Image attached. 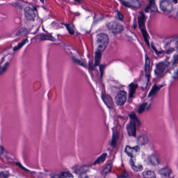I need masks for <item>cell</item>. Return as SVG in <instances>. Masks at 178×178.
I'll return each instance as SVG.
<instances>
[{
	"mask_svg": "<svg viewBox=\"0 0 178 178\" xmlns=\"http://www.w3.org/2000/svg\"><path fill=\"white\" fill-rule=\"evenodd\" d=\"M109 37L105 33H100L96 38V46L97 50L103 52L107 48L109 43Z\"/></svg>",
	"mask_w": 178,
	"mask_h": 178,
	"instance_id": "obj_1",
	"label": "cell"
},
{
	"mask_svg": "<svg viewBox=\"0 0 178 178\" xmlns=\"http://www.w3.org/2000/svg\"><path fill=\"white\" fill-rule=\"evenodd\" d=\"M107 27L108 30L115 35L120 34L123 30V25L116 21H112L107 23Z\"/></svg>",
	"mask_w": 178,
	"mask_h": 178,
	"instance_id": "obj_2",
	"label": "cell"
},
{
	"mask_svg": "<svg viewBox=\"0 0 178 178\" xmlns=\"http://www.w3.org/2000/svg\"><path fill=\"white\" fill-rule=\"evenodd\" d=\"M127 101V93L124 90L118 92L115 97V101L117 105L121 106L126 103Z\"/></svg>",
	"mask_w": 178,
	"mask_h": 178,
	"instance_id": "obj_3",
	"label": "cell"
},
{
	"mask_svg": "<svg viewBox=\"0 0 178 178\" xmlns=\"http://www.w3.org/2000/svg\"><path fill=\"white\" fill-rule=\"evenodd\" d=\"M140 147L138 146L134 147H131L130 146H127L125 147V152L129 157L135 158L140 152Z\"/></svg>",
	"mask_w": 178,
	"mask_h": 178,
	"instance_id": "obj_4",
	"label": "cell"
},
{
	"mask_svg": "<svg viewBox=\"0 0 178 178\" xmlns=\"http://www.w3.org/2000/svg\"><path fill=\"white\" fill-rule=\"evenodd\" d=\"M160 8L163 12L170 13L173 10V5L169 1L164 0L160 3Z\"/></svg>",
	"mask_w": 178,
	"mask_h": 178,
	"instance_id": "obj_5",
	"label": "cell"
},
{
	"mask_svg": "<svg viewBox=\"0 0 178 178\" xmlns=\"http://www.w3.org/2000/svg\"><path fill=\"white\" fill-rule=\"evenodd\" d=\"M126 130L128 135L129 136H136L137 129L135 121L132 120L128 123V125H127Z\"/></svg>",
	"mask_w": 178,
	"mask_h": 178,
	"instance_id": "obj_6",
	"label": "cell"
},
{
	"mask_svg": "<svg viewBox=\"0 0 178 178\" xmlns=\"http://www.w3.org/2000/svg\"><path fill=\"white\" fill-rule=\"evenodd\" d=\"M121 3L127 7L138 9L140 7V2L138 0H120Z\"/></svg>",
	"mask_w": 178,
	"mask_h": 178,
	"instance_id": "obj_7",
	"label": "cell"
},
{
	"mask_svg": "<svg viewBox=\"0 0 178 178\" xmlns=\"http://www.w3.org/2000/svg\"><path fill=\"white\" fill-rule=\"evenodd\" d=\"M25 16L26 19L30 21H35L36 15L31 7H26L24 10Z\"/></svg>",
	"mask_w": 178,
	"mask_h": 178,
	"instance_id": "obj_8",
	"label": "cell"
},
{
	"mask_svg": "<svg viewBox=\"0 0 178 178\" xmlns=\"http://www.w3.org/2000/svg\"><path fill=\"white\" fill-rule=\"evenodd\" d=\"M102 98L103 101L108 107L111 109L115 107L114 104L111 96H109L107 94H103L102 95Z\"/></svg>",
	"mask_w": 178,
	"mask_h": 178,
	"instance_id": "obj_9",
	"label": "cell"
},
{
	"mask_svg": "<svg viewBox=\"0 0 178 178\" xmlns=\"http://www.w3.org/2000/svg\"><path fill=\"white\" fill-rule=\"evenodd\" d=\"M166 66L164 63H161L158 64L156 69L155 73L157 75H161L166 70Z\"/></svg>",
	"mask_w": 178,
	"mask_h": 178,
	"instance_id": "obj_10",
	"label": "cell"
},
{
	"mask_svg": "<svg viewBox=\"0 0 178 178\" xmlns=\"http://www.w3.org/2000/svg\"><path fill=\"white\" fill-rule=\"evenodd\" d=\"M130 166L131 167L132 169L134 171L136 172H138V171H142L143 167L141 164H138V165H136L135 164L134 162L133 161V159H131L130 160Z\"/></svg>",
	"mask_w": 178,
	"mask_h": 178,
	"instance_id": "obj_11",
	"label": "cell"
},
{
	"mask_svg": "<svg viewBox=\"0 0 178 178\" xmlns=\"http://www.w3.org/2000/svg\"><path fill=\"white\" fill-rule=\"evenodd\" d=\"M137 142L140 145H144L149 142V139L145 135H141L138 138Z\"/></svg>",
	"mask_w": 178,
	"mask_h": 178,
	"instance_id": "obj_12",
	"label": "cell"
},
{
	"mask_svg": "<svg viewBox=\"0 0 178 178\" xmlns=\"http://www.w3.org/2000/svg\"><path fill=\"white\" fill-rule=\"evenodd\" d=\"M145 72L146 76L149 77L150 72V60L147 55L145 57Z\"/></svg>",
	"mask_w": 178,
	"mask_h": 178,
	"instance_id": "obj_13",
	"label": "cell"
},
{
	"mask_svg": "<svg viewBox=\"0 0 178 178\" xmlns=\"http://www.w3.org/2000/svg\"><path fill=\"white\" fill-rule=\"evenodd\" d=\"M171 172H172L171 170L169 167H165L159 171V174L165 177L169 176L171 174Z\"/></svg>",
	"mask_w": 178,
	"mask_h": 178,
	"instance_id": "obj_14",
	"label": "cell"
},
{
	"mask_svg": "<svg viewBox=\"0 0 178 178\" xmlns=\"http://www.w3.org/2000/svg\"><path fill=\"white\" fill-rule=\"evenodd\" d=\"M101 57H102V52L98 50L96 51L94 57V66L99 65L100 63Z\"/></svg>",
	"mask_w": 178,
	"mask_h": 178,
	"instance_id": "obj_15",
	"label": "cell"
},
{
	"mask_svg": "<svg viewBox=\"0 0 178 178\" xmlns=\"http://www.w3.org/2000/svg\"><path fill=\"white\" fill-rule=\"evenodd\" d=\"M119 136V134L117 131L114 132L112 134V139L111 141V145L112 147H115L116 145V143L117 141L118 138Z\"/></svg>",
	"mask_w": 178,
	"mask_h": 178,
	"instance_id": "obj_16",
	"label": "cell"
},
{
	"mask_svg": "<svg viewBox=\"0 0 178 178\" xmlns=\"http://www.w3.org/2000/svg\"><path fill=\"white\" fill-rule=\"evenodd\" d=\"M143 176L145 178H155L156 177V174L154 171H145L143 173Z\"/></svg>",
	"mask_w": 178,
	"mask_h": 178,
	"instance_id": "obj_17",
	"label": "cell"
},
{
	"mask_svg": "<svg viewBox=\"0 0 178 178\" xmlns=\"http://www.w3.org/2000/svg\"><path fill=\"white\" fill-rule=\"evenodd\" d=\"M112 163H109L106 165L105 167V168H104V169L102 170V172H101V174L102 175H104V176H105V175H107L108 173H109L111 172V170L112 169Z\"/></svg>",
	"mask_w": 178,
	"mask_h": 178,
	"instance_id": "obj_18",
	"label": "cell"
},
{
	"mask_svg": "<svg viewBox=\"0 0 178 178\" xmlns=\"http://www.w3.org/2000/svg\"><path fill=\"white\" fill-rule=\"evenodd\" d=\"M107 154L106 153H104L100 155L96 160L94 161L93 164L94 165L97 164H99L100 163H103L104 161L105 160L106 158L107 157Z\"/></svg>",
	"mask_w": 178,
	"mask_h": 178,
	"instance_id": "obj_19",
	"label": "cell"
},
{
	"mask_svg": "<svg viewBox=\"0 0 178 178\" xmlns=\"http://www.w3.org/2000/svg\"><path fill=\"white\" fill-rule=\"evenodd\" d=\"M154 7H156L154 0H150L149 5L145 9V11L146 12H150V11H154V9H155L156 10V9H154Z\"/></svg>",
	"mask_w": 178,
	"mask_h": 178,
	"instance_id": "obj_20",
	"label": "cell"
},
{
	"mask_svg": "<svg viewBox=\"0 0 178 178\" xmlns=\"http://www.w3.org/2000/svg\"><path fill=\"white\" fill-rule=\"evenodd\" d=\"M137 87H138V85H136V84H130V86H129V88H130L129 97H130V98L133 97V95H134V94L135 92V90H136Z\"/></svg>",
	"mask_w": 178,
	"mask_h": 178,
	"instance_id": "obj_21",
	"label": "cell"
},
{
	"mask_svg": "<svg viewBox=\"0 0 178 178\" xmlns=\"http://www.w3.org/2000/svg\"><path fill=\"white\" fill-rule=\"evenodd\" d=\"M161 86H157V85L154 86L153 87L152 89L151 90H150V93H149V97H151L152 96L154 95L155 94L157 93L158 91L161 89Z\"/></svg>",
	"mask_w": 178,
	"mask_h": 178,
	"instance_id": "obj_22",
	"label": "cell"
},
{
	"mask_svg": "<svg viewBox=\"0 0 178 178\" xmlns=\"http://www.w3.org/2000/svg\"><path fill=\"white\" fill-rule=\"evenodd\" d=\"M28 33V29H27L26 28H22L18 31L17 33H16V36H24L27 34Z\"/></svg>",
	"mask_w": 178,
	"mask_h": 178,
	"instance_id": "obj_23",
	"label": "cell"
},
{
	"mask_svg": "<svg viewBox=\"0 0 178 178\" xmlns=\"http://www.w3.org/2000/svg\"><path fill=\"white\" fill-rule=\"evenodd\" d=\"M144 21H145V16L143 13H141L138 17V24L141 28L144 26Z\"/></svg>",
	"mask_w": 178,
	"mask_h": 178,
	"instance_id": "obj_24",
	"label": "cell"
},
{
	"mask_svg": "<svg viewBox=\"0 0 178 178\" xmlns=\"http://www.w3.org/2000/svg\"><path fill=\"white\" fill-rule=\"evenodd\" d=\"M149 160H150V164L153 166H157L159 164V161L158 160V159L153 155L151 156L150 157Z\"/></svg>",
	"mask_w": 178,
	"mask_h": 178,
	"instance_id": "obj_25",
	"label": "cell"
},
{
	"mask_svg": "<svg viewBox=\"0 0 178 178\" xmlns=\"http://www.w3.org/2000/svg\"><path fill=\"white\" fill-rule=\"evenodd\" d=\"M59 177L60 178H73V176L72 174H71L69 171H64L61 172V174L59 175Z\"/></svg>",
	"mask_w": 178,
	"mask_h": 178,
	"instance_id": "obj_26",
	"label": "cell"
},
{
	"mask_svg": "<svg viewBox=\"0 0 178 178\" xmlns=\"http://www.w3.org/2000/svg\"><path fill=\"white\" fill-rule=\"evenodd\" d=\"M141 31H142V35H143L144 40L149 45V36L147 34V31H146V30L143 28H141Z\"/></svg>",
	"mask_w": 178,
	"mask_h": 178,
	"instance_id": "obj_27",
	"label": "cell"
},
{
	"mask_svg": "<svg viewBox=\"0 0 178 178\" xmlns=\"http://www.w3.org/2000/svg\"><path fill=\"white\" fill-rule=\"evenodd\" d=\"M146 106H147V104L146 103H144V104H142L141 105H140V107L138 109V113H143L144 111H145L146 108Z\"/></svg>",
	"mask_w": 178,
	"mask_h": 178,
	"instance_id": "obj_28",
	"label": "cell"
},
{
	"mask_svg": "<svg viewBox=\"0 0 178 178\" xmlns=\"http://www.w3.org/2000/svg\"><path fill=\"white\" fill-rule=\"evenodd\" d=\"M27 39H26V40H24L23 42H21V43L18 44L17 46H16L14 48V51H17L18 50H19V49H21V47H23V45H24L27 42Z\"/></svg>",
	"mask_w": 178,
	"mask_h": 178,
	"instance_id": "obj_29",
	"label": "cell"
},
{
	"mask_svg": "<svg viewBox=\"0 0 178 178\" xmlns=\"http://www.w3.org/2000/svg\"><path fill=\"white\" fill-rule=\"evenodd\" d=\"M40 39L41 40H54L53 38L51 36H48V35H42L41 36Z\"/></svg>",
	"mask_w": 178,
	"mask_h": 178,
	"instance_id": "obj_30",
	"label": "cell"
},
{
	"mask_svg": "<svg viewBox=\"0 0 178 178\" xmlns=\"http://www.w3.org/2000/svg\"><path fill=\"white\" fill-rule=\"evenodd\" d=\"M73 60L74 61V62L77 63V64H79L80 65L82 66H85L84 65V64H83V63L79 59H77V58H74V57H73Z\"/></svg>",
	"mask_w": 178,
	"mask_h": 178,
	"instance_id": "obj_31",
	"label": "cell"
},
{
	"mask_svg": "<svg viewBox=\"0 0 178 178\" xmlns=\"http://www.w3.org/2000/svg\"><path fill=\"white\" fill-rule=\"evenodd\" d=\"M9 176V173L4 172V171H2L0 172V178H7Z\"/></svg>",
	"mask_w": 178,
	"mask_h": 178,
	"instance_id": "obj_32",
	"label": "cell"
},
{
	"mask_svg": "<svg viewBox=\"0 0 178 178\" xmlns=\"http://www.w3.org/2000/svg\"><path fill=\"white\" fill-rule=\"evenodd\" d=\"M66 26L67 28L68 31L69 32V34L70 35H74V31L73 28L71 27V26H70V25H67Z\"/></svg>",
	"mask_w": 178,
	"mask_h": 178,
	"instance_id": "obj_33",
	"label": "cell"
},
{
	"mask_svg": "<svg viewBox=\"0 0 178 178\" xmlns=\"http://www.w3.org/2000/svg\"><path fill=\"white\" fill-rule=\"evenodd\" d=\"M8 66H9V64H6L0 69V75L2 74L3 73L5 72V71L7 69Z\"/></svg>",
	"mask_w": 178,
	"mask_h": 178,
	"instance_id": "obj_34",
	"label": "cell"
},
{
	"mask_svg": "<svg viewBox=\"0 0 178 178\" xmlns=\"http://www.w3.org/2000/svg\"><path fill=\"white\" fill-rule=\"evenodd\" d=\"M104 68H105V65H102L100 66V77H103Z\"/></svg>",
	"mask_w": 178,
	"mask_h": 178,
	"instance_id": "obj_35",
	"label": "cell"
},
{
	"mask_svg": "<svg viewBox=\"0 0 178 178\" xmlns=\"http://www.w3.org/2000/svg\"><path fill=\"white\" fill-rule=\"evenodd\" d=\"M117 15L118 16V18L120 20V21H123V14H121V13L120 12H117Z\"/></svg>",
	"mask_w": 178,
	"mask_h": 178,
	"instance_id": "obj_36",
	"label": "cell"
},
{
	"mask_svg": "<svg viewBox=\"0 0 178 178\" xmlns=\"http://www.w3.org/2000/svg\"><path fill=\"white\" fill-rule=\"evenodd\" d=\"M174 78H178V69H176V71L175 72L174 76H173Z\"/></svg>",
	"mask_w": 178,
	"mask_h": 178,
	"instance_id": "obj_37",
	"label": "cell"
},
{
	"mask_svg": "<svg viewBox=\"0 0 178 178\" xmlns=\"http://www.w3.org/2000/svg\"><path fill=\"white\" fill-rule=\"evenodd\" d=\"M17 164H18V166H19V167H20V168H21V169H24V170H27V169H25V168H24V167H23V166H22V165H21V164H19V163H17Z\"/></svg>",
	"mask_w": 178,
	"mask_h": 178,
	"instance_id": "obj_38",
	"label": "cell"
},
{
	"mask_svg": "<svg viewBox=\"0 0 178 178\" xmlns=\"http://www.w3.org/2000/svg\"><path fill=\"white\" fill-rule=\"evenodd\" d=\"M40 1L41 2H43V3L44 2V0H40Z\"/></svg>",
	"mask_w": 178,
	"mask_h": 178,
	"instance_id": "obj_39",
	"label": "cell"
},
{
	"mask_svg": "<svg viewBox=\"0 0 178 178\" xmlns=\"http://www.w3.org/2000/svg\"><path fill=\"white\" fill-rule=\"evenodd\" d=\"M176 17L178 18V13H177V14H176Z\"/></svg>",
	"mask_w": 178,
	"mask_h": 178,
	"instance_id": "obj_40",
	"label": "cell"
}]
</instances>
